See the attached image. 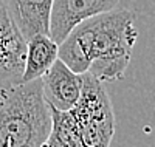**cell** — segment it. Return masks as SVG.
<instances>
[{
	"label": "cell",
	"instance_id": "cell-1",
	"mask_svg": "<svg viewBox=\"0 0 155 147\" xmlns=\"http://www.w3.org/2000/svg\"><path fill=\"white\" fill-rule=\"evenodd\" d=\"M135 12L115 8L81 22L59 44V59L76 73H90L101 82L124 77L138 39Z\"/></svg>",
	"mask_w": 155,
	"mask_h": 147
},
{
	"label": "cell",
	"instance_id": "cell-2",
	"mask_svg": "<svg viewBox=\"0 0 155 147\" xmlns=\"http://www.w3.org/2000/svg\"><path fill=\"white\" fill-rule=\"evenodd\" d=\"M51 124L42 79L0 88V147H44Z\"/></svg>",
	"mask_w": 155,
	"mask_h": 147
},
{
	"label": "cell",
	"instance_id": "cell-3",
	"mask_svg": "<svg viewBox=\"0 0 155 147\" xmlns=\"http://www.w3.org/2000/svg\"><path fill=\"white\" fill-rule=\"evenodd\" d=\"M71 113L87 147H110L115 133V115L104 82L93 74L84 73L82 93Z\"/></svg>",
	"mask_w": 155,
	"mask_h": 147
},
{
	"label": "cell",
	"instance_id": "cell-4",
	"mask_svg": "<svg viewBox=\"0 0 155 147\" xmlns=\"http://www.w3.org/2000/svg\"><path fill=\"white\" fill-rule=\"evenodd\" d=\"M27 39L12 20L6 0H0V88L22 81Z\"/></svg>",
	"mask_w": 155,
	"mask_h": 147
},
{
	"label": "cell",
	"instance_id": "cell-5",
	"mask_svg": "<svg viewBox=\"0 0 155 147\" xmlns=\"http://www.w3.org/2000/svg\"><path fill=\"white\" fill-rule=\"evenodd\" d=\"M120 0H54L50 36L61 44L81 22L116 8Z\"/></svg>",
	"mask_w": 155,
	"mask_h": 147
},
{
	"label": "cell",
	"instance_id": "cell-6",
	"mask_svg": "<svg viewBox=\"0 0 155 147\" xmlns=\"http://www.w3.org/2000/svg\"><path fill=\"white\" fill-rule=\"evenodd\" d=\"M44 98L51 109L68 112L78 104L84 87V73H76L62 59H58L41 77Z\"/></svg>",
	"mask_w": 155,
	"mask_h": 147
},
{
	"label": "cell",
	"instance_id": "cell-7",
	"mask_svg": "<svg viewBox=\"0 0 155 147\" xmlns=\"http://www.w3.org/2000/svg\"><path fill=\"white\" fill-rule=\"evenodd\" d=\"M53 2L54 0H6L11 17L27 41L37 34H50Z\"/></svg>",
	"mask_w": 155,
	"mask_h": 147
},
{
	"label": "cell",
	"instance_id": "cell-8",
	"mask_svg": "<svg viewBox=\"0 0 155 147\" xmlns=\"http://www.w3.org/2000/svg\"><path fill=\"white\" fill-rule=\"evenodd\" d=\"M59 59V44L50 34H37L27 41L25 65L20 82L41 79Z\"/></svg>",
	"mask_w": 155,
	"mask_h": 147
},
{
	"label": "cell",
	"instance_id": "cell-9",
	"mask_svg": "<svg viewBox=\"0 0 155 147\" xmlns=\"http://www.w3.org/2000/svg\"><path fill=\"white\" fill-rule=\"evenodd\" d=\"M51 132L44 147H87L71 110L51 109Z\"/></svg>",
	"mask_w": 155,
	"mask_h": 147
}]
</instances>
